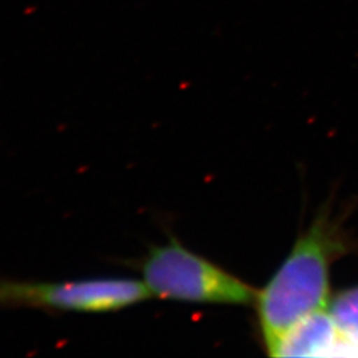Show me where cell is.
I'll list each match as a JSON object with an SVG mask.
<instances>
[{"label":"cell","mask_w":358,"mask_h":358,"mask_svg":"<svg viewBox=\"0 0 358 358\" xmlns=\"http://www.w3.org/2000/svg\"><path fill=\"white\" fill-rule=\"evenodd\" d=\"M343 345L340 333L328 309L299 321L273 349L272 357H310L329 355Z\"/></svg>","instance_id":"cell-4"},{"label":"cell","mask_w":358,"mask_h":358,"mask_svg":"<svg viewBox=\"0 0 358 358\" xmlns=\"http://www.w3.org/2000/svg\"><path fill=\"white\" fill-rule=\"evenodd\" d=\"M357 248L344 217L334 214L332 206L322 207L279 268L257 289L256 321L269 356L299 321L328 309L332 267Z\"/></svg>","instance_id":"cell-1"},{"label":"cell","mask_w":358,"mask_h":358,"mask_svg":"<svg viewBox=\"0 0 358 358\" xmlns=\"http://www.w3.org/2000/svg\"><path fill=\"white\" fill-rule=\"evenodd\" d=\"M328 310L343 345L358 349V284L332 296Z\"/></svg>","instance_id":"cell-5"},{"label":"cell","mask_w":358,"mask_h":358,"mask_svg":"<svg viewBox=\"0 0 358 358\" xmlns=\"http://www.w3.org/2000/svg\"><path fill=\"white\" fill-rule=\"evenodd\" d=\"M153 299L146 284L129 278L69 282L17 280L0 276V309L60 313H113Z\"/></svg>","instance_id":"cell-3"},{"label":"cell","mask_w":358,"mask_h":358,"mask_svg":"<svg viewBox=\"0 0 358 358\" xmlns=\"http://www.w3.org/2000/svg\"><path fill=\"white\" fill-rule=\"evenodd\" d=\"M120 266L138 272L153 297L202 306L254 307L257 289L198 255L167 234L164 244H149L145 255L118 260Z\"/></svg>","instance_id":"cell-2"}]
</instances>
